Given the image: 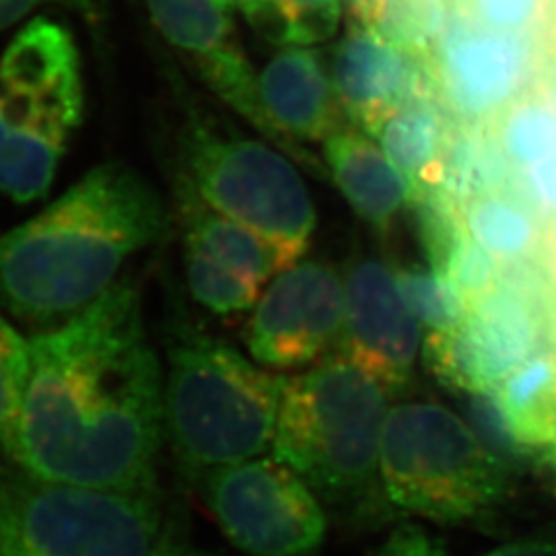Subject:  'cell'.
Returning a JSON list of instances; mask_svg holds the SVG:
<instances>
[{
  "label": "cell",
  "mask_w": 556,
  "mask_h": 556,
  "mask_svg": "<svg viewBox=\"0 0 556 556\" xmlns=\"http://www.w3.org/2000/svg\"><path fill=\"white\" fill-rule=\"evenodd\" d=\"M29 378L4 454L56 482L160 493L165 376L139 289L118 280L75 318L29 337Z\"/></svg>",
  "instance_id": "1"
},
{
  "label": "cell",
  "mask_w": 556,
  "mask_h": 556,
  "mask_svg": "<svg viewBox=\"0 0 556 556\" xmlns=\"http://www.w3.org/2000/svg\"><path fill=\"white\" fill-rule=\"evenodd\" d=\"M160 192L124 163H101L0 233V309L36 332L75 318L167 231Z\"/></svg>",
  "instance_id": "2"
},
{
  "label": "cell",
  "mask_w": 556,
  "mask_h": 556,
  "mask_svg": "<svg viewBox=\"0 0 556 556\" xmlns=\"http://www.w3.org/2000/svg\"><path fill=\"white\" fill-rule=\"evenodd\" d=\"M392 394L349 358L332 353L285 378L275 457L293 468L351 523L394 511L381 486V443Z\"/></svg>",
  "instance_id": "3"
},
{
  "label": "cell",
  "mask_w": 556,
  "mask_h": 556,
  "mask_svg": "<svg viewBox=\"0 0 556 556\" xmlns=\"http://www.w3.org/2000/svg\"><path fill=\"white\" fill-rule=\"evenodd\" d=\"M163 346L165 441L188 484L273 452L282 376L260 369L181 312H169Z\"/></svg>",
  "instance_id": "4"
},
{
  "label": "cell",
  "mask_w": 556,
  "mask_h": 556,
  "mask_svg": "<svg viewBox=\"0 0 556 556\" xmlns=\"http://www.w3.org/2000/svg\"><path fill=\"white\" fill-rule=\"evenodd\" d=\"M0 556H227L176 526L160 493L34 477L0 466Z\"/></svg>",
  "instance_id": "5"
},
{
  "label": "cell",
  "mask_w": 556,
  "mask_h": 556,
  "mask_svg": "<svg viewBox=\"0 0 556 556\" xmlns=\"http://www.w3.org/2000/svg\"><path fill=\"white\" fill-rule=\"evenodd\" d=\"M85 108L83 64L71 31L27 23L0 54V194L43 199Z\"/></svg>",
  "instance_id": "6"
},
{
  "label": "cell",
  "mask_w": 556,
  "mask_h": 556,
  "mask_svg": "<svg viewBox=\"0 0 556 556\" xmlns=\"http://www.w3.org/2000/svg\"><path fill=\"white\" fill-rule=\"evenodd\" d=\"M176 181L208 208L301 260L318 213L295 163L264 140L190 110L176 142Z\"/></svg>",
  "instance_id": "7"
},
{
  "label": "cell",
  "mask_w": 556,
  "mask_h": 556,
  "mask_svg": "<svg viewBox=\"0 0 556 556\" xmlns=\"http://www.w3.org/2000/svg\"><path fill=\"white\" fill-rule=\"evenodd\" d=\"M509 472L468 420L429 400L390 408L381 443V486L390 507L438 523L486 517L507 493Z\"/></svg>",
  "instance_id": "8"
},
{
  "label": "cell",
  "mask_w": 556,
  "mask_h": 556,
  "mask_svg": "<svg viewBox=\"0 0 556 556\" xmlns=\"http://www.w3.org/2000/svg\"><path fill=\"white\" fill-rule=\"evenodd\" d=\"M556 289L540 256L501 264L493 291L454 332L425 337L422 357L443 386L466 396L493 392L553 344Z\"/></svg>",
  "instance_id": "9"
},
{
  "label": "cell",
  "mask_w": 556,
  "mask_h": 556,
  "mask_svg": "<svg viewBox=\"0 0 556 556\" xmlns=\"http://www.w3.org/2000/svg\"><path fill=\"white\" fill-rule=\"evenodd\" d=\"M223 536L245 556H318L328 516L293 468L275 456L223 466L194 484Z\"/></svg>",
  "instance_id": "10"
},
{
  "label": "cell",
  "mask_w": 556,
  "mask_h": 556,
  "mask_svg": "<svg viewBox=\"0 0 556 556\" xmlns=\"http://www.w3.org/2000/svg\"><path fill=\"white\" fill-rule=\"evenodd\" d=\"M429 68L433 91L450 118L486 124L532 89L540 50L532 34L484 27L454 7L450 29Z\"/></svg>",
  "instance_id": "11"
},
{
  "label": "cell",
  "mask_w": 556,
  "mask_h": 556,
  "mask_svg": "<svg viewBox=\"0 0 556 556\" xmlns=\"http://www.w3.org/2000/svg\"><path fill=\"white\" fill-rule=\"evenodd\" d=\"M342 324L344 277L330 264L305 260L262 291L245 326V344L264 367H312L337 353Z\"/></svg>",
  "instance_id": "12"
},
{
  "label": "cell",
  "mask_w": 556,
  "mask_h": 556,
  "mask_svg": "<svg viewBox=\"0 0 556 556\" xmlns=\"http://www.w3.org/2000/svg\"><path fill=\"white\" fill-rule=\"evenodd\" d=\"M420 332L397 289L394 266L374 256L353 260L344 273L338 355L378 379L390 394H402L415 383Z\"/></svg>",
  "instance_id": "13"
},
{
  "label": "cell",
  "mask_w": 556,
  "mask_h": 556,
  "mask_svg": "<svg viewBox=\"0 0 556 556\" xmlns=\"http://www.w3.org/2000/svg\"><path fill=\"white\" fill-rule=\"evenodd\" d=\"M330 75L344 116L369 137L406 101L433 91L429 64L355 17L334 46Z\"/></svg>",
  "instance_id": "14"
},
{
  "label": "cell",
  "mask_w": 556,
  "mask_h": 556,
  "mask_svg": "<svg viewBox=\"0 0 556 556\" xmlns=\"http://www.w3.org/2000/svg\"><path fill=\"white\" fill-rule=\"evenodd\" d=\"M147 7L161 36L190 59L220 100L268 137L256 73L236 38L233 9L223 0H147Z\"/></svg>",
  "instance_id": "15"
},
{
  "label": "cell",
  "mask_w": 556,
  "mask_h": 556,
  "mask_svg": "<svg viewBox=\"0 0 556 556\" xmlns=\"http://www.w3.org/2000/svg\"><path fill=\"white\" fill-rule=\"evenodd\" d=\"M268 139L299 155V142H324L342 126L330 66L314 46H282L256 73Z\"/></svg>",
  "instance_id": "16"
},
{
  "label": "cell",
  "mask_w": 556,
  "mask_h": 556,
  "mask_svg": "<svg viewBox=\"0 0 556 556\" xmlns=\"http://www.w3.org/2000/svg\"><path fill=\"white\" fill-rule=\"evenodd\" d=\"M324 157L340 194L358 219L388 238L413 202L410 181L378 140L355 126H340L324 140Z\"/></svg>",
  "instance_id": "17"
},
{
  "label": "cell",
  "mask_w": 556,
  "mask_h": 556,
  "mask_svg": "<svg viewBox=\"0 0 556 556\" xmlns=\"http://www.w3.org/2000/svg\"><path fill=\"white\" fill-rule=\"evenodd\" d=\"M452 126L454 119L439 103L438 96L425 91L396 110L374 137L410 181L413 199L425 190L443 186Z\"/></svg>",
  "instance_id": "18"
},
{
  "label": "cell",
  "mask_w": 556,
  "mask_h": 556,
  "mask_svg": "<svg viewBox=\"0 0 556 556\" xmlns=\"http://www.w3.org/2000/svg\"><path fill=\"white\" fill-rule=\"evenodd\" d=\"M176 204L184 239H192L223 264L260 285L301 262L275 241L260 236L238 220L215 213L178 181Z\"/></svg>",
  "instance_id": "19"
},
{
  "label": "cell",
  "mask_w": 556,
  "mask_h": 556,
  "mask_svg": "<svg viewBox=\"0 0 556 556\" xmlns=\"http://www.w3.org/2000/svg\"><path fill=\"white\" fill-rule=\"evenodd\" d=\"M517 439L536 456H556V346L528 358L493 390Z\"/></svg>",
  "instance_id": "20"
},
{
  "label": "cell",
  "mask_w": 556,
  "mask_h": 556,
  "mask_svg": "<svg viewBox=\"0 0 556 556\" xmlns=\"http://www.w3.org/2000/svg\"><path fill=\"white\" fill-rule=\"evenodd\" d=\"M459 206L468 233L501 264L540 256L546 219L517 186Z\"/></svg>",
  "instance_id": "21"
},
{
  "label": "cell",
  "mask_w": 556,
  "mask_h": 556,
  "mask_svg": "<svg viewBox=\"0 0 556 556\" xmlns=\"http://www.w3.org/2000/svg\"><path fill=\"white\" fill-rule=\"evenodd\" d=\"M516 169L505 157L491 122L459 124L454 122L445 155L443 188L464 204L517 186Z\"/></svg>",
  "instance_id": "22"
},
{
  "label": "cell",
  "mask_w": 556,
  "mask_h": 556,
  "mask_svg": "<svg viewBox=\"0 0 556 556\" xmlns=\"http://www.w3.org/2000/svg\"><path fill=\"white\" fill-rule=\"evenodd\" d=\"M353 17L431 64L454 17V0H353Z\"/></svg>",
  "instance_id": "23"
},
{
  "label": "cell",
  "mask_w": 556,
  "mask_h": 556,
  "mask_svg": "<svg viewBox=\"0 0 556 556\" xmlns=\"http://www.w3.org/2000/svg\"><path fill=\"white\" fill-rule=\"evenodd\" d=\"M344 0H236L252 29L278 48L318 46L338 31Z\"/></svg>",
  "instance_id": "24"
},
{
  "label": "cell",
  "mask_w": 556,
  "mask_h": 556,
  "mask_svg": "<svg viewBox=\"0 0 556 556\" xmlns=\"http://www.w3.org/2000/svg\"><path fill=\"white\" fill-rule=\"evenodd\" d=\"M516 174L528 172L556 147V105L548 93L530 89L491 122Z\"/></svg>",
  "instance_id": "25"
},
{
  "label": "cell",
  "mask_w": 556,
  "mask_h": 556,
  "mask_svg": "<svg viewBox=\"0 0 556 556\" xmlns=\"http://www.w3.org/2000/svg\"><path fill=\"white\" fill-rule=\"evenodd\" d=\"M184 273L190 295L219 318L252 312L262 295V285L208 254L192 239H184Z\"/></svg>",
  "instance_id": "26"
},
{
  "label": "cell",
  "mask_w": 556,
  "mask_h": 556,
  "mask_svg": "<svg viewBox=\"0 0 556 556\" xmlns=\"http://www.w3.org/2000/svg\"><path fill=\"white\" fill-rule=\"evenodd\" d=\"M397 289L408 309L417 318L425 337L454 332L468 316V301L450 282V278L429 264L394 266Z\"/></svg>",
  "instance_id": "27"
},
{
  "label": "cell",
  "mask_w": 556,
  "mask_h": 556,
  "mask_svg": "<svg viewBox=\"0 0 556 556\" xmlns=\"http://www.w3.org/2000/svg\"><path fill=\"white\" fill-rule=\"evenodd\" d=\"M29 338L0 309V450L11 441L29 378Z\"/></svg>",
  "instance_id": "28"
},
{
  "label": "cell",
  "mask_w": 556,
  "mask_h": 556,
  "mask_svg": "<svg viewBox=\"0 0 556 556\" xmlns=\"http://www.w3.org/2000/svg\"><path fill=\"white\" fill-rule=\"evenodd\" d=\"M466 413L470 429L477 433L486 452L495 457L507 472L516 470L528 457L534 456L517 439L493 392L470 394Z\"/></svg>",
  "instance_id": "29"
},
{
  "label": "cell",
  "mask_w": 556,
  "mask_h": 556,
  "mask_svg": "<svg viewBox=\"0 0 556 556\" xmlns=\"http://www.w3.org/2000/svg\"><path fill=\"white\" fill-rule=\"evenodd\" d=\"M441 275L450 278L470 307L475 301L495 289L501 262L477 243L470 233H466L450 252Z\"/></svg>",
  "instance_id": "30"
},
{
  "label": "cell",
  "mask_w": 556,
  "mask_h": 556,
  "mask_svg": "<svg viewBox=\"0 0 556 556\" xmlns=\"http://www.w3.org/2000/svg\"><path fill=\"white\" fill-rule=\"evenodd\" d=\"M551 0H468L462 9L472 20L498 31L532 34L546 17Z\"/></svg>",
  "instance_id": "31"
},
{
  "label": "cell",
  "mask_w": 556,
  "mask_h": 556,
  "mask_svg": "<svg viewBox=\"0 0 556 556\" xmlns=\"http://www.w3.org/2000/svg\"><path fill=\"white\" fill-rule=\"evenodd\" d=\"M521 194L536 206L538 213L548 220L556 215V147L521 174L517 186Z\"/></svg>",
  "instance_id": "32"
},
{
  "label": "cell",
  "mask_w": 556,
  "mask_h": 556,
  "mask_svg": "<svg viewBox=\"0 0 556 556\" xmlns=\"http://www.w3.org/2000/svg\"><path fill=\"white\" fill-rule=\"evenodd\" d=\"M376 556H447V553L441 540L408 521L400 523L390 532Z\"/></svg>",
  "instance_id": "33"
},
{
  "label": "cell",
  "mask_w": 556,
  "mask_h": 556,
  "mask_svg": "<svg viewBox=\"0 0 556 556\" xmlns=\"http://www.w3.org/2000/svg\"><path fill=\"white\" fill-rule=\"evenodd\" d=\"M46 2H59L68 9H75L83 15H98L103 0H0V29L13 25L21 17L29 15L36 7Z\"/></svg>",
  "instance_id": "34"
},
{
  "label": "cell",
  "mask_w": 556,
  "mask_h": 556,
  "mask_svg": "<svg viewBox=\"0 0 556 556\" xmlns=\"http://www.w3.org/2000/svg\"><path fill=\"white\" fill-rule=\"evenodd\" d=\"M482 556H556V538L517 540Z\"/></svg>",
  "instance_id": "35"
},
{
  "label": "cell",
  "mask_w": 556,
  "mask_h": 556,
  "mask_svg": "<svg viewBox=\"0 0 556 556\" xmlns=\"http://www.w3.org/2000/svg\"><path fill=\"white\" fill-rule=\"evenodd\" d=\"M540 260L556 289V215L546 220L542 248H540Z\"/></svg>",
  "instance_id": "36"
},
{
  "label": "cell",
  "mask_w": 556,
  "mask_h": 556,
  "mask_svg": "<svg viewBox=\"0 0 556 556\" xmlns=\"http://www.w3.org/2000/svg\"><path fill=\"white\" fill-rule=\"evenodd\" d=\"M553 344L556 346V301H555V314H553Z\"/></svg>",
  "instance_id": "37"
},
{
  "label": "cell",
  "mask_w": 556,
  "mask_h": 556,
  "mask_svg": "<svg viewBox=\"0 0 556 556\" xmlns=\"http://www.w3.org/2000/svg\"><path fill=\"white\" fill-rule=\"evenodd\" d=\"M546 93H548V96H551V100H553V103H555V105H556V85H555V89H551V91H546Z\"/></svg>",
  "instance_id": "38"
},
{
  "label": "cell",
  "mask_w": 556,
  "mask_h": 556,
  "mask_svg": "<svg viewBox=\"0 0 556 556\" xmlns=\"http://www.w3.org/2000/svg\"><path fill=\"white\" fill-rule=\"evenodd\" d=\"M556 457V456H555Z\"/></svg>",
  "instance_id": "39"
}]
</instances>
